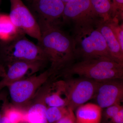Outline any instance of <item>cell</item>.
I'll use <instances>...</instances> for the list:
<instances>
[{
  "instance_id": "obj_19",
  "label": "cell",
  "mask_w": 123,
  "mask_h": 123,
  "mask_svg": "<svg viewBox=\"0 0 123 123\" xmlns=\"http://www.w3.org/2000/svg\"><path fill=\"white\" fill-rule=\"evenodd\" d=\"M118 40L122 50L123 51V24H120L119 20L116 18H111L107 21Z\"/></svg>"
},
{
  "instance_id": "obj_29",
  "label": "cell",
  "mask_w": 123,
  "mask_h": 123,
  "mask_svg": "<svg viewBox=\"0 0 123 123\" xmlns=\"http://www.w3.org/2000/svg\"></svg>"
},
{
  "instance_id": "obj_24",
  "label": "cell",
  "mask_w": 123,
  "mask_h": 123,
  "mask_svg": "<svg viewBox=\"0 0 123 123\" xmlns=\"http://www.w3.org/2000/svg\"><path fill=\"white\" fill-rule=\"evenodd\" d=\"M110 123H123V108L110 120Z\"/></svg>"
},
{
  "instance_id": "obj_1",
  "label": "cell",
  "mask_w": 123,
  "mask_h": 123,
  "mask_svg": "<svg viewBox=\"0 0 123 123\" xmlns=\"http://www.w3.org/2000/svg\"><path fill=\"white\" fill-rule=\"evenodd\" d=\"M39 24L41 38L38 44L50 63L48 69L51 77H53L74 63L76 57L73 39L57 25L42 22Z\"/></svg>"
},
{
  "instance_id": "obj_23",
  "label": "cell",
  "mask_w": 123,
  "mask_h": 123,
  "mask_svg": "<svg viewBox=\"0 0 123 123\" xmlns=\"http://www.w3.org/2000/svg\"><path fill=\"white\" fill-rule=\"evenodd\" d=\"M7 93L3 90L0 91V121L1 118L3 108L8 103Z\"/></svg>"
},
{
  "instance_id": "obj_5",
  "label": "cell",
  "mask_w": 123,
  "mask_h": 123,
  "mask_svg": "<svg viewBox=\"0 0 123 123\" xmlns=\"http://www.w3.org/2000/svg\"><path fill=\"white\" fill-rule=\"evenodd\" d=\"M49 69L13 82L8 86L13 105L23 109L34 99L42 86L50 78Z\"/></svg>"
},
{
  "instance_id": "obj_16",
  "label": "cell",
  "mask_w": 123,
  "mask_h": 123,
  "mask_svg": "<svg viewBox=\"0 0 123 123\" xmlns=\"http://www.w3.org/2000/svg\"><path fill=\"white\" fill-rule=\"evenodd\" d=\"M95 13L104 21L113 18L112 0H90Z\"/></svg>"
},
{
  "instance_id": "obj_21",
  "label": "cell",
  "mask_w": 123,
  "mask_h": 123,
  "mask_svg": "<svg viewBox=\"0 0 123 123\" xmlns=\"http://www.w3.org/2000/svg\"><path fill=\"white\" fill-rule=\"evenodd\" d=\"M123 108V106L120 104H117L106 108L104 113L105 119L111 120Z\"/></svg>"
},
{
  "instance_id": "obj_12",
  "label": "cell",
  "mask_w": 123,
  "mask_h": 123,
  "mask_svg": "<svg viewBox=\"0 0 123 123\" xmlns=\"http://www.w3.org/2000/svg\"><path fill=\"white\" fill-rule=\"evenodd\" d=\"M48 86L46 83L42 86L34 98L35 101L26 110L27 123H48L46 115L48 106L44 101Z\"/></svg>"
},
{
  "instance_id": "obj_4",
  "label": "cell",
  "mask_w": 123,
  "mask_h": 123,
  "mask_svg": "<svg viewBox=\"0 0 123 123\" xmlns=\"http://www.w3.org/2000/svg\"><path fill=\"white\" fill-rule=\"evenodd\" d=\"M1 42L0 64L1 66L18 61L49 62L42 48L28 39L21 31L12 39Z\"/></svg>"
},
{
  "instance_id": "obj_8",
  "label": "cell",
  "mask_w": 123,
  "mask_h": 123,
  "mask_svg": "<svg viewBox=\"0 0 123 123\" xmlns=\"http://www.w3.org/2000/svg\"><path fill=\"white\" fill-rule=\"evenodd\" d=\"M62 19L64 22L72 24L75 28L95 23L99 18L90 0H73L65 4Z\"/></svg>"
},
{
  "instance_id": "obj_14",
  "label": "cell",
  "mask_w": 123,
  "mask_h": 123,
  "mask_svg": "<svg viewBox=\"0 0 123 123\" xmlns=\"http://www.w3.org/2000/svg\"><path fill=\"white\" fill-rule=\"evenodd\" d=\"M102 109L96 104L88 103L80 106L76 112V123H100Z\"/></svg>"
},
{
  "instance_id": "obj_2",
  "label": "cell",
  "mask_w": 123,
  "mask_h": 123,
  "mask_svg": "<svg viewBox=\"0 0 123 123\" xmlns=\"http://www.w3.org/2000/svg\"><path fill=\"white\" fill-rule=\"evenodd\" d=\"M95 23L74 28L72 37L76 59L79 58V61L108 59L115 61Z\"/></svg>"
},
{
  "instance_id": "obj_11",
  "label": "cell",
  "mask_w": 123,
  "mask_h": 123,
  "mask_svg": "<svg viewBox=\"0 0 123 123\" xmlns=\"http://www.w3.org/2000/svg\"><path fill=\"white\" fill-rule=\"evenodd\" d=\"M33 7L40 18V22L58 25L65 4L61 0H32Z\"/></svg>"
},
{
  "instance_id": "obj_13",
  "label": "cell",
  "mask_w": 123,
  "mask_h": 123,
  "mask_svg": "<svg viewBox=\"0 0 123 123\" xmlns=\"http://www.w3.org/2000/svg\"><path fill=\"white\" fill-rule=\"evenodd\" d=\"M95 25L104 38L112 58L117 62L123 63V51L107 21L99 18Z\"/></svg>"
},
{
  "instance_id": "obj_6",
  "label": "cell",
  "mask_w": 123,
  "mask_h": 123,
  "mask_svg": "<svg viewBox=\"0 0 123 123\" xmlns=\"http://www.w3.org/2000/svg\"><path fill=\"white\" fill-rule=\"evenodd\" d=\"M67 107L74 110L93 98L100 82L86 78H67L61 80Z\"/></svg>"
},
{
  "instance_id": "obj_26",
  "label": "cell",
  "mask_w": 123,
  "mask_h": 123,
  "mask_svg": "<svg viewBox=\"0 0 123 123\" xmlns=\"http://www.w3.org/2000/svg\"><path fill=\"white\" fill-rule=\"evenodd\" d=\"M61 0L62 2L64 3V4H66V3L69 2V1H71L72 0Z\"/></svg>"
},
{
  "instance_id": "obj_28",
  "label": "cell",
  "mask_w": 123,
  "mask_h": 123,
  "mask_svg": "<svg viewBox=\"0 0 123 123\" xmlns=\"http://www.w3.org/2000/svg\"><path fill=\"white\" fill-rule=\"evenodd\" d=\"M27 0V1H30V0Z\"/></svg>"
},
{
  "instance_id": "obj_7",
  "label": "cell",
  "mask_w": 123,
  "mask_h": 123,
  "mask_svg": "<svg viewBox=\"0 0 123 123\" xmlns=\"http://www.w3.org/2000/svg\"><path fill=\"white\" fill-rule=\"evenodd\" d=\"M11 9L9 16L18 30L31 37L40 40L41 31L38 23L22 0H10Z\"/></svg>"
},
{
  "instance_id": "obj_22",
  "label": "cell",
  "mask_w": 123,
  "mask_h": 123,
  "mask_svg": "<svg viewBox=\"0 0 123 123\" xmlns=\"http://www.w3.org/2000/svg\"><path fill=\"white\" fill-rule=\"evenodd\" d=\"M68 112L56 123H76L73 110L68 107Z\"/></svg>"
},
{
  "instance_id": "obj_15",
  "label": "cell",
  "mask_w": 123,
  "mask_h": 123,
  "mask_svg": "<svg viewBox=\"0 0 123 123\" xmlns=\"http://www.w3.org/2000/svg\"><path fill=\"white\" fill-rule=\"evenodd\" d=\"M21 31L14 25L9 15L0 14V40L7 42L13 38ZM22 32V31H21Z\"/></svg>"
},
{
  "instance_id": "obj_3",
  "label": "cell",
  "mask_w": 123,
  "mask_h": 123,
  "mask_svg": "<svg viewBox=\"0 0 123 123\" xmlns=\"http://www.w3.org/2000/svg\"><path fill=\"white\" fill-rule=\"evenodd\" d=\"M59 75L65 78L77 75L103 82L123 79V63L108 59L79 61L63 70Z\"/></svg>"
},
{
  "instance_id": "obj_17",
  "label": "cell",
  "mask_w": 123,
  "mask_h": 123,
  "mask_svg": "<svg viewBox=\"0 0 123 123\" xmlns=\"http://www.w3.org/2000/svg\"><path fill=\"white\" fill-rule=\"evenodd\" d=\"M3 111L10 123H27L26 111L10 105L7 103L3 108Z\"/></svg>"
},
{
  "instance_id": "obj_10",
  "label": "cell",
  "mask_w": 123,
  "mask_h": 123,
  "mask_svg": "<svg viewBox=\"0 0 123 123\" xmlns=\"http://www.w3.org/2000/svg\"><path fill=\"white\" fill-rule=\"evenodd\" d=\"M93 98L102 109L120 104L123 99V79L101 82Z\"/></svg>"
},
{
  "instance_id": "obj_20",
  "label": "cell",
  "mask_w": 123,
  "mask_h": 123,
  "mask_svg": "<svg viewBox=\"0 0 123 123\" xmlns=\"http://www.w3.org/2000/svg\"><path fill=\"white\" fill-rule=\"evenodd\" d=\"M113 18L123 19V0H112Z\"/></svg>"
},
{
  "instance_id": "obj_18",
  "label": "cell",
  "mask_w": 123,
  "mask_h": 123,
  "mask_svg": "<svg viewBox=\"0 0 123 123\" xmlns=\"http://www.w3.org/2000/svg\"><path fill=\"white\" fill-rule=\"evenodd\" d=\"M67 107H48L46 115L48 123H56L68 112Z\"/></svg>"
},
{
  "instance_id": "obj_27",
  "label": "cell",
  "mask_w": 123,
  "mask_h": 123,
  "mask_svg": "<svg viewBox=\"0 0 123 123\" xmlns=\"http://www.w3.org/2000/svg\"><path fill=\"white\" fill-rule=\"evenodd\" d=\"M0 77L1 78V74L0 73Z\"/></svg>"
},
{
  "instance_id": "obj_9",
  "label": "cell",
  "mask_w": 123,
  "mask_h": 123,
  "mask_svg": "<svg viewBox=\"0 0 123 123\" xmlns=\"http://www.w3.org/2000/svg\"><path fill=\"white\" fill-rule=\"evenodd\" d=\"M46 64L41 61H18L2 66L4 74L0 80V91L13 82L35 75Z\"/></svg>"
},
{
  "instance_id": "obj_25",
  "label": "cell",
  "mask_w": 123,
  "mask_h": 123,
  "mask_svg": "<svg viewBox=\"0 0 123 123\" xmlns=\"http://www.w3.org/2000/svg\"><path fill=\"white\" fill-rule=\"evenodd\" d=\"M0 123H10L8 118L4 113L3 111H2L1 118L0 121Z\"/></svg>"
}]
</instances>
